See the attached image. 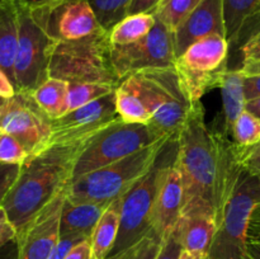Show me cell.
<instances>
[{"label": "cell", "instance_id": "obj_1", "mask_svg": "<svg viewBox=\"0 0 260 259\" xmlns=\"http://www.w3.org/2000/svg\"><path fill=\"white\" fill-rule=\"evenodd\" d=\"M175 165L182 177V216L205 215L220 225L243 169L235 142L205 121L202 102L193 103L178 137Z\"/></svg>", "mask_w": 260, "mask_h": 259}, {"label": "cell", "instance_id": "obj_2", "mask_svg": "<svg viewBox=\"0 0 260 259\" xmlns=\"http://www.w3.org/2000/svg\"><path fill=\"white\" fill-rule=\"evenodd\" d=\"M88 142L47 147L20 165L18 178L2 205L17 234L69 187L76 159Z\"/></svg>", "mask_w": 260, "mask_h": 259}, {"label": "cell", "instance_id": "obj_3", "mask_svg": "<svg viewBox=\"0 0 260 259\" xmlns=\"http://www.w3.org/2000/svg\"><path fill=\"white\" fill-rule=\"evenodd\" d=\"M178 140L165 144L151 169L121 197L119 229L116 243L106 259H119L135 250L156 233L152 229V211L165 168L175 159Z\"/></svg>", "mask_w": 260, "mask_h": 259}, {"label": "cell", "instance_id": "obj_4", "mask_svg": "<svg viewBox=\"0 0 260 259\" xmlns=\"http://www.w3.org/2000/svg\"><path fill=\"white\" fill-rule=\"evenodd\" d=\"M50 78L71 83L118 86L121 79L112 61L109 32L75 41H57L50 62Z\"/></svg>", "mask_w": 260, "mask_h": 259}, {"label": "cell", "instance_id": "obj_5", "mask_svg": "<svg viewBox=\"0 0 260 259\" xmlns=\"http://www.w3.org/2000/svg\"><path fill=\"white\" fill-rule=\"evenodd\" d=\"M168 141L160 140L113 164L75 178L69 184L66 197L76 202L112 203L118 200L151 169Z\"/></svg>", "mask_w": 260, "mask_h": 259}, {"label": "cell", "instance_id": "obj_6", "mask_svg": "<svg viewBox=\"0 0 260 259\" xmlns=\"http://www.w3.org/2000/svg\"><path fill=\"white\" fill-rule=\"evenodd\" d=\"M128 76L151 111L150 124L168 139L178 140L193 103L183 90L175 68L149 69Z\"/></svg>", "mask_w": 260, "mask_h": 259}, {"label": "cell", "instance_id": "obj_7", "mask_svg": "<svg viewBox=\"0 0 260 259\" xmlns=\"http://www.w3.org/2000/svg\"><path fill=\"white\" fill-rule=\"evenodd\" d=\"M165 139L168 137L151 124L128 123L122 119L113 122L89 140L76 159L73 179L113 164Z\"/></svg>", "mask_w": 260, "mask_h": 259}, {"label": "cell", "instance_id": "obj_8", "mask_svg": "<svg viewBox=\"0 0 260 259\" xmlns=\"http://www.w3.org/2000/svg\"><path fill=\"white\" fill-rule=\"evenodd\" d=\"M18 10V46L14 60V85L19 93L32 94L50 78V62L57 41L35 19L28 7L15 0Z\"/></svg>", "mask_w": 260, "mask_h": 259}, {"label": "cell", "instance_id": "obj_9", "mask_svg": "<svg viewBox=\"0 0 260 259\" xmlns=\"http://www.w3.org/2000/svg\"><path fill=\"white\" fill-rule=\"evenodd\" d=\"M230 43L222 36H210L190 45L175 61L182 88L192 103L215 88H220L229 70Z\"/></svg>", "mask_w": 260, "mask_h": 259}, {"label": "cell", "instance_id": "obj_10", "mask_svg": "<svg viewBox=\"0 0 260 259\" xmlns=\"http://www.w3.org/2000/svg\"><path fill=\"white\" fill-rule=\"evenodd\" d=\"M259 202L260 174L251 175L243 170L218 225L210 250L211 259H246L249 218Z\"/></svg>", "mask_w": 260, "mask_h": 259}, {"label": "cell", "instance_id": "obj_11", "mask_svg": "<svg viewBox=\"0 0 260 259\" xmlns=\"http://www.w3.org/2000/svg\"><path fill=\"white\" fill-rule=\"evenodd\" d=\"M0 131L14 136L30 157L48 147L52 119L36 103L32 94L17 91L0 106Z\"/></svg>", "mask_w": 260, "mask_h": 259}, {"label": "cell", "instance_id": "obj_12", "mask_svg": "<svg viewBox=\"0 0 260 259\" xmlns=\"http://www.w3.org/2000/svg\"><path fill=\"white\" fill-rule=\"evenodd\" d=\"M112 61L121 80L142 70L174 68V32L156 18L154 28L140 41L129 45H112Z\"/></svg>", "mask_w": 260, "mask_h": 259}, {"label": "cell", "instance_id": "obj_13", "mask_svg": "<svg viewBox=\"0 0 260 259\" xmlns=\"http://www.w3.org/2000/svg\"><path fill=\"white\" fill-rule=\"evenodd\" d=\"M114 91L52 119L48 147L89 141L107 126L119 121Z\"/></svg>", "mask_w": 260, "mask_h": 259}, {"label": "cell", "instance_id": "obj_14", "mask_svg": "<svg viewBox=\"0 0 260 259\" xmlns=\"http://www.w3.org/2000/svg\"><path fill=\"white\" fill-rule=\"evenodd\" d=\"M30 12L56 41L80 40L104 30L86 0H58Z\"/></svg>", "mask_w": 260, "mask_h": 259}, {"label": "cell", "instance_id": "obj_15", "mask_svg": "<svg viewBox=\"0 0 260 259\" xmlns=\"http://www.w3.org/2000/svg\"><path fill=\"white\" fill-rule=\"evenodd\" d=\"M66 188L42 208L29 223L17 234L18 259H48L60 240Z\"/></svg>", "mask_w": 260, "mask_h": 259}, {"label": "cell", "instance_id": "obj_16", "mask_svg": "<svg viewBox=\"0 0 260 259\" xmlns=\"http://www.w3.org/2000/svg\"><path fill=\"white\" fill-rule=\"evenodd\" d=\"M210 36L226 37L222 0H202L177 28L174 32L177 57L190 45Z\"/></svg>", "mask_w": 260, "mask_h": 259}, {"label": "cell", "instance_id": "obj_17", "mask_svg": "<svg viewBox=\"0 0 260 259\" xmlns=\"http://www.w3.org/2000/svg\"><path fill=\"white\" fill-rule=\"evenodd\" d=\"M182 177L174 159L162 173L152 211V229L160 240L173 233L182 216Z\"/></svg>", "mask_w": 260, "mask_h": 259}, {"label": "cell", "instance_id": "obj_18", "mask_svg": "<svg viewBox=\"0 0 260 259\" xmlns=\"http://www.w3.org/2000/svg\"><path fill=\"white\" fill-rule=\"evenodd\" d=\"M218 223L205 215L180 216L173 234L183 250L197 254H210Z\"/></svg>", "mask_w": 260, "mask_h": 259}, {"label": "cell", "instance_id": "obj_19", "mask_svg": "<svg viewBox=\"0 0 260 259\" xmlns=\"http://www.w3.org/2000/svg\"><path fill=\"white\" fill-rule=\"evenodd\" d=\"M111 203L76 202L65 198L60 223V236L81 235L90 239L99 218Z\"/></svg>", "mask_w": 260, "mask_h": 259}, {"label": "cell", "instance_id": "obj_20", "mask_svg": "<svg viewBox=\"0 0 260 259\" xmlns=\"http://www.w3.org/2000/svg\"><path fill=\"white\" fill-rule=\"evenodd\" d=\"M222 4L226 40L230 46L240 42L251 27L260 29V0H222Z\"/></svg>", "mask_w": 260, "mask_h": 259}, {"label": "cell", "instance_id": "obj_21", "mask_svg": "<svg viewBox=\"0 0 260 259\" xmlns=\"http://www.w3.org/2000/svg\"><path fill=\"white\" fill-rule=\"evenodd\" d=\"M17 46V4L15 0H0V70L7 74L13 84H14V60Z\"/></svg>", "mask_w": 260, "mask_h": 259}, {"label": "cell", "instance_id": "obj_22", "mask_svg": "<svg viewBox=\"0 0 260 259\" xmlns=\"http://www.w3.org/2000/svg\"><path fill=\"white\" fill-rule=\"evenodd\" d=\"M243 78L244 74L241 73L240 69H236V70L229 69L223 75L221 85L218 88L222 95L223 108V127L221 130L230 139L236 119L245 111L246 99L244 94Z\"/></svg>", "mask_w": 260, "mask_h": 259}, {"label": "cell", "instance_id": "obj_23", "mask_svg": "<svg viewBox=\"0 0 260 259\" xmlns=\"http://www.w3.org/2000/svg\"><path fill=\"white\" fill-rule=\"evenodd\" d=\"M116 108L122 121L150 124L152 113L137 90L131 76H126L116 88Z\"/></svg>", "mask_w": 260, "mask_h": 259}, {"label": "cell", "instance_id": "obj_24", "mask_svg": "<svg viewBox=\"0 0 260 259\" xmlns=\"http://www.w3.org/2000/svg\"><path fill=\"white\" fill-rule=\"evenodd\" d=\"M121 198L108 206L90 236L91 259H106L116 243L119 229Z\"/></svg>", "mask_w": 260, "mask_h": 259}, {"label": "cell", "instance_id": "obj_25", "mask_svg": "<svg viewBox=\"0 0 260 259\" xmlns=\"http://www.w3.org/2000/svg\"><path fill=\"white\" fill-rule=\"evenodd\" d=\"M69 83L61 79L48 78L32 93L36 103L50 117L56 119L61 117L65 111L66 96H68Z\"/></svg>", "mask_w": 260, "mask_h": 259}, {"label": "cell", "instance_id": "obj_26", "mask_svg": "<svg viewBox=\"0 0 260 259\" xmlns=\"http://www.w3.org/2000/svg\"><path fill=\"white\" fill-rule=\"evenodd\" d=\"M155 14H131L122 19L109 32L112 45H129L140 41L154 28Z\"/></svg>", "mask_w": 260, "mask_h": 259}, {"label": "cell", "instance_id": "obj_27", "mask_svg": "<svg viewBox=\"0 0 260 259\" xmlns=\"http://www.w3.org/2000/svg\"><path fill=\"white\" fill-rule=\"evenodd\" d=\"M116 90V86L104 85V84H91V83H71L69 84L68 96H66L65 111H74L76 108L86 106L95 99L102 98L107 94Z\"/></svg>", "mask_w": 260, "mask_h": 259}, {"label": "cell", "instance_id": "obj_28", "mask_svg": "<svg viewBox=\"0 0 260 259\" xmlns=\"http://www.w3.org/2000/svg\"><path fill=\"white\" fill-rule=\"evenodd\" d=\"M102 28L111 32L116 24L128 15L132 0H86Z\"/></svg>", "mask_w": 260, "mask_h": 259}, {"label": "cell", "instance_id": "obj_29", "mask_svg": "<svg viewBox=\"0 0 260 259\" xmlns=\"http://www.w3.org/2000/svg\"><path fill=\"white\" fill-rule=\"evenodd\" d=\"M201 2L202 0H161L155 17L172 32H175Z\"/></svg>", "mask_w": 260, "mask_h": 259}, {"label": "cell", "instance_id": "obj_30", "mask_svg": "<svg viewBox=\"0 0 260 259\" xmlns=\"http://www.w3.org/2000/svg\"><path fill=\"white\" fill-rule=\"evenodd\" d=\"M231 140L241 147L256 144L260 141V119L245 109L234 124Z\"/></svg>", "mask_w": 260, "mask_h": 259}, {"label": "cell", "instance_id": "obj_31", "mask_svg": "<svg viewBox=\"0 0 260 259\" xmlns=\"http://www.w3.org/2000/svg\"><path fill=\"white\" fill-rule=\"evenodd\" d=\"M29 157L25 147L10 134L0 131V163L8 165H23Z\"/></svg>", "mask_w": 260, "mask_h": 259}, {"label": "cell", "instance_id": "obj_32", "mask_svg": "<svg viewBox=\"0 0 260 259\" xmlns=\"http://www.w3.org/2000/svg\"><path fill=\"white\" fill-rule=\"evenodd\" d=\"M236 159L244 172L251 175L260 174V141L251 146L241 147L235 144Z\"/></svg>", "mask_w": 260, "mask_h": 259}, {"label": "cell", "instance_id": "obj_33", "mask_svg": "<svg viewBox=\"0 0 260 259\" xmlns=\"http://www.w3.org/2000/svg\"><path fill=\"white\" fill-rule=\"evenodd\" d=\"M20 165H8L0 163V207L3 205L5 196L8 195L12 185L19 174Z\"/></svg>", "mask_w": 260, "mask_h": 259}, {"label": "cell", "instance_id": "obj_34", "mask_svg": "<svg viewBox=\"0 0 260 259\" xmlns=\"http://www.w3.org/2000/svg\"><path fill=\"white\" fill-rule=\"evenodd\" d=\"M182 250L183 249L180 246L179 241L177 240L175 235L172 233L167 238L161 239L155 259H179Z\"/></svg>", "mask_w": 260, "mask_h": 259}, {"label": "cell", "instance_id": "obj_35", "mask_svg": "<svg viewBox=\"0 0 260 259\" xmlns=\"http://www.w3.org/2000/svg\"><path fill=\"white\" fill-rule=\"evenodd\" d=\"M243 63L260 61V29L245 41L241 47Z\"/></svg>", "mask_w": 260, "mask_h": 259}, {"label": "cell", "instance_id": "obj_36", "mask_svg": "<svg viewBox=\"0 0 260 259\" xmlns=\"http://www.w3.org/2000/svg\"><path fill=\"white\" fill-rule=\"evenodd\" d=\"M17 239V230L9 220L7 211L0 207V248Z\"/></svg>", "mask_w": 260, "mask_h": 259}, {"label": "cell", "instance_id": "obj_37", "mask_svg": "<svg viewBox=\"0 0 260 259\" xmlns=\"http://www.w3.org/2000/svg\"><path fill=\"white\" fill-rule=\"evenodd\" d=\"M161 0H132L128 15L131 14H155Z\"/></svg>", "mask_w": 260, "mask_h": 259}, {"label": "cell", "instance_id": "obj_38", "mask_svg": "<svg viewBox=\"0 0 260 259\" xmlns=\"http://www.w3.org/2000/svg\"><path fill=\"white\" fill-rule=\"evenodd\" d=\"M243 86L246 102L260 98V74L258 75H244Z\"/></svg>", "mask_w": 260, "mask_h": 259}, {"label": "cell", "instance_id": "obj_39", "mask_svg": "<svg viewBox=\"0 0 260 259\" xmlns=\"http://www.w3.org/2000/svg\"><path fill=\"white\" fill-rule=\"evenodd\" d=\"M246 238H248V241L260 243V202L256 203L255 207L251 211Z\"/></svg>", "mask_w": 260, "mask_h": 259}, {"label": "cell", "instance_id": "obj_40", "mask_svg": "<svg viewBox=\"0 0 260 259\" xmlns=\"http://www.w3.org/2000/svg\"><path fill=\"white\" fill-rule=\"evenodd\" d=\"M63 259H91L90 239H85L74 245Z\"/></svg>", "mask_w": 260, "mask_h": 259}, {"label": "cell", "instance_id": "obj_41", "mask_svg": "<svg viewBox=\"0 0 260 259\" xmlns=\"http://www.w3.org/2000/svg\"><path fill=\"white\" fill-rule=\"evenodd\" d=\"M15 93H17V90H15L14 84L12 83V80L8 78L4 71L0 70V98H10Z\"/></svg>", "mask_w": 260, "mask_h": 259}, {"label": "cell", "instance_id": "obj_42", "mask_svg": "<svg viewBox=\"0 0 260 259\" xmlns=\"http://www.w3.org/2000/svg\"><path fill=\"white\" fill-rule=\"evenodd\" d=\"M0 259H18L17 239L0 248Z\"/></svg>", "mask_w": 260, "mask_h": 259}, {"label": "cell", "instance_id": "obj_43", "mask_svg": "<svg viewBox=\"0 0 260 259\" xmlns=\"http://www.w3.org/2000/svg\"><path fill=\"white\" fill-rule=\"evenodd\" d=\"M246 259H260V243L246 241Z\"/></svg>", "mask_w": 260, "mask_h": 259}, {"label": "cell", "instance_id": "obj_44", "mask_svg": "<svg viewBox=\"0 0 260 259\" xmlns=\"http://www.w3.org/2000/svg\"><path fill=\"white\" fill-rule=\"evenodd\" d=\"M240 70L244 75H258V74H260V61L243 63Z\"/></svg>", "mask_w": 260, "mask_h": 259}, {"label": "cell", "instance_id": "obj_45", "mask_svg": "<svg viewBox=\"0 0 260 259\" xmlns=\"http://www.w3.org/2000/svg\"><path fill=\"white\" fill-rule=\"evenodd\" d=\"M245 109L248 112H250L251 114L256 117V118L260 119V98L253 99V101L246 102Z\"/></svg>", "mask_w": 260, "mask_h": 259}, {"label": "cell", "instance_id": "obj_46", "mask_svg": "<svg viewBox=\"0 0 260 259\" xmlns=\"http://www.w3.org/2000/svg\"><path fill=\"white\" fill-rule=\"evenodd\" d=\"M17 2H19L20 4L33 9V8H38V7H42V5L51 4V3L58 2V0H17Z\"/></svg>", "mask_w": 260, "mask_h": 259}, {"label": "cell", "instance_id": "obj_47", "mask_svg": "<svg viewBox=\"0 0 260 259\" xmlns=\"http://www.w3.org/2000/svg\"><path fill=\"white\" fill-rule=\"evenodd\" d=\"M160 241L161 240L155 241V243L152 244L149 249H147L146 253H145L144 256H142V259H155V255H156V253H157V249H159V246H160Z\"/></svg>", "mask_w": 260, "mask_h": 259}, {"label": "cell", "instance_id": "obj_48", "mask_svg": "<svg viewBox=\"0 0 260 259\" xmlns=\"http://www.w3.org/2000/svg\"><path fill=\"white\" fill-rule=\"evenodd\" d=\"M4 101H5L4 98H0V106H2V104H3V102H4Z\"/></svg>", "mask_w": 260, "mask_h": 259}]
</instances>
